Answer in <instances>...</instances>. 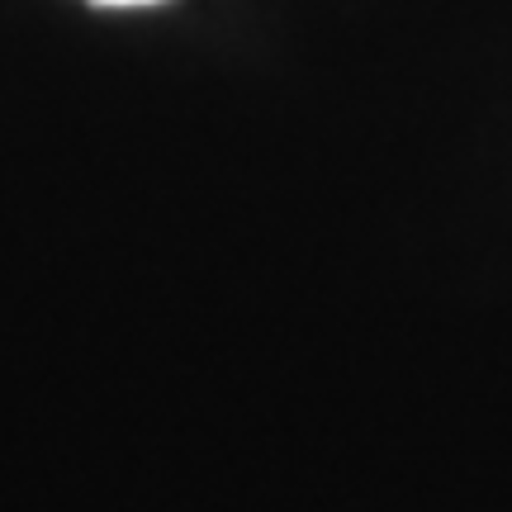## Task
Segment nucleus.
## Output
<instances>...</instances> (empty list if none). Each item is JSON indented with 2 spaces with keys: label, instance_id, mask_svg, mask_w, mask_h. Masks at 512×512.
<instances>
[{
  "label": "nucleus",
  "instance_id": "nucleus-1",
  "mask_svg": "<svg viewBox=\"0 0 512 512\" xmlns=\"http://www.w3.org/2000/svg\"><path fill=\"white\" fill-rule=\"evenodd\" d=\"M91 5H110V10H133V5H162V0H91Z\"/></svg>",
  "mask_w": 512,
  "mask_h": 512
}]
</instances>
